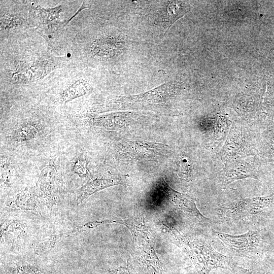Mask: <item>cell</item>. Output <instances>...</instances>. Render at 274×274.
Masks as SVG:
<instances>
[{
  "label": "cell",
  "instance_id": "6da1fadb",
  "mask_svg": "<svg viewBox=\"0 0 274 274\" xmlns=\"http://www.w3.org/2000/svg\"><path fill=\"white\" fill-rule=\"evenodd\" d=\"M163 225L172 242L188 256L198 274H210L217 268H234V263L229 257L216 251L206 241L186 236L175 228Z\"/></svg>",
  "mask_w": 274,
  "mask_h": 274
},
{
  "label": "cell",
  "instance_id": "7a4b0ae2",
  "mask_svg": "<svg viewBox=\"0 0 274 274\" xmlns=\"http://www.w3.org/2000/svg\"><path fill=\"white\" fill-rule=\"evenodd\" d=\"M110 223L126 226L130 230L141 262L148 274H163L162 267L155 251L156 238L141 214L124 220L110 219Z\"/></svg>",
  "mask_w": 274,
  "mask_h": 274
},
{
  "label": "cell",
  "instance_id": "3957f363",
  "mask_svg": "<svg viewBox=\"0 0 274 274\" xmlns=\"http://www.w3.org/2000/svg\"><path fill=\"white\" fill-rule=\"evenodd\" d=\"M273 206L274 194L239 200L222 212L227 215L245 217L259 214Z\"/></svg>",
  "mask_w": 274,
  "mask_h": 274
},
{
  "label": "cell",
  "instance_id": "277c9868",
  "mask_svg": "<svg viewBox=\"0 0 274 274\" xmlns=\"http://www.w3.org/2000/svg\"><path fill=\"white\" fill-rule=\"evenodd\" d=\"M219 238L230 250L239 254H247L255 251L259 247V238L255 231L249 230L241 235H231L213 230Z\"/></svg>",
  "mask_w": 274,
  "mask_h": 274
},
{
  "label": "cell",
  "instance_id": "5b68a950",
  "mask_svg": "<svg viewBox=\"0 0 274 274\" xmlns=\"http://www.w3.org/2000/svg\"><path fill=\"white\" fill-rule=\"evenodd\" d=\"M59 175L57 167L51 160L40 172L38 177L39 187L42 196L49 204L55 202L59 188Z\"/></svg>",
  "mask_w": 274,
  "mask_h": 274
},
{
  "label": "cell",
  "instance_id": "8992f818",
  "mask_svg": "<svg viewBox=\"0 0 274 274\" xmlns=\"http://www.w3.org/2000/svg\"><path fill=\"white\" fill-rule=\"evenodd\" d=\"M123 151L135 158L153 159L165 156L166 146L145 141L128 142L123 145Z\"/></svg>",
  "mask_w": 274,
  "mask_h": 274
},
{
  "label": "cell",
  "instance_id": "52a82bcc",
  "mask_svg": "<svg viewBox=\"0 0 274 274\" xmlns=\"http://www.w3.org/2000/svg\"><path fill=\"white\" fill-rule=\"evenodd\" d=\"M164 191L168 200L181 210L200 219H206L197 209L194 199L187 194L177 191L165 184Z\"/></svg>",
  "mask_w": 274,
  "mask_h": 274
},
{
  "label": "cell",
  "instance_id": "ba28073f",
  "mask_svg": "<svg viewBox=\"0 0 274 274\" xmlns=\"http://www.w3.org/2000/svg\"><path fill=\"white\" fill-rule=\"evenodd\" d=\"M117 185H123V181L116 177H90L82 187L77 198V203L80 204L89 196L100 190Z\"/></svg>",
  "mask_w": 274,
  "mask_h": 274
},
{
  "label": "cell",
  "instance_id": "9c48e42d",
  "mask_svg": "<svg viewBox=\"0 0 274 274\" xmlns=\"http://www.w3.org/2000/svg\"><path fill=\"white\" fill-rule=\"evenodd\" d=\"M42 126L36 122H26L19 125L11 133L10 140L23 143L36 139L42 131Z\"/></svg>",
  "mask_w": 274,
  "mask_h": 274
},
{
  "label": "cell",
  "instance_id": "30bf717a",
  "mask_svg": "<svg viewBox=\"0 0 274 274\" xmlns=\"http://www.w3.org/2000/svg\"><path fill=\"white\" fill-rule=\"evenodd\" d=\"M2 274H47L38 264L23 260H14L8 262Z\"/></svg>",
  "mask_w": 274,
  "mask_h": 274
},
{
  "label": "cell",
  "instance_id": "8fae6325",
  "mask_svg": "<svg viewBox=\"0 0 274 274\" xmlns=\"http://www.w3.org/2000/svg\"><path fill=\"white\" fill-rule=\"evenodd\" d=\"M247 178H257L255 172L250 166L242 164L231 166L222 174V184L227 186L233 181Z\"/></svg>",
  "mask_w": 274,
  "mask_h": 274
},
{
  "label": "cell",
  "instance_id": "7c38bea8",
  "mask_svg": "<svg viewBox=\"0 0 274 274\" xmlns=\"http://www.w3.org/2000/svg\"><path fill=\"white\" fill-rule=\"evenodd\" d=\"M190 9V5L185 2L172 1L167 7L165 22L167 25L166 31L179 18L185 15Z\"/></svg>",
  "mask_w": 274,
  "mask_h": 274
},
{
  "label": "cell",
  "instance_id": "4fadbf2b",
  "mask_svg": "<svg viewBox=\"0 0 274 274\" xmlns=\"http://www.w3.org/2000/svg\"><path fill=\"white\" fill-rule=\"evenodd\" d=\"M14 206L19 209L35 211L37 208V201L35 194L27 189L21 191L13 201Z\"/></svg>",
  "mask_w": 274,
  "mask_h": 274
},
{
  "label": "cell",
  "instance_id": "5bb4252c",
  "mask_svg": "<svg viewBox=\"0 0 274 274\" xmlns=\"http://www.w3.org/2000/svg\"><path fill=\"white\" fill-rule=\"evenodd\" d=\"M24 229L21 223L15 221L9 220L1 226V237L9 242H14L23 234Z\"/></svg>",
  "mask_w": 274,
  "mask_h": 274
},
{
  "label": "cell",
  "instance_id": "9a60e30c",
  "mask_svg": "<svg viewBox=\"0 0 274 274\" xmlns=\"http://www.w3.org/2000/svg\"><path fill=\"white\" fill-rule=\"evenodd\" d=\"M89 91L88 85L80 83L74 85L66 89L60 97L62 102H66L75 98L85 94Z\"/></svg>",
  "mask_w": 274,
  "mask_h": 274
},
{
  "label": "cell",
  "instance_id": "2e32d148",
  "mask_svg": "<svg viewBox=\"0 0 274 274\" xmlns=\"http://www.w3.org/2000/svg\"><path fill=\"white\" fill-rule=\"evenodd\" d=\"M71 170L80 177L90 178V174L87 167V161L83 157H76L71 163Z\"/></svg>",
  "mask_w": 274,
  "mask_h": 274
},
{
  "label": "cell",
  "instance_id": "e0dca14e",
  "mask_svg": "<svg viewBox=\"0 0 274 274\" xmlns=\"http://www.w3.org/2000/svg\"><path fill=\"white\" fill-rule=\"evenodd\" d=\"M13 169L11 161L3 158L1 161V180L3 184L10 185L11 183Z\"/></svg>",
  "mask_w": 274,
  "mask_h": 274
},
{
  "label": "cell",
  "instance_id": "ac0fdd59",
  "mask_svg": "<svg viewBox=\"0 0 274 274\" xmlns=\"http://www.w3.org/2000/svg\"><path fill=\"white\" fill-rule=\"evenodd\" d=\"M266 144L267 147L268 160L274 165V127H271L267 132Z\"/></svg>",
  "mask_w": 274,
  "mask_h": 274
},
{
  "label": "cell",
  "instance_id": "d6986e66",
  "mask_svg": "<svg viewBox=\"0 0 274 274\" xmlns=\"http://www.w3.org/2000/svg\"><path fill=\"white\" fill-rule=\"evenodd\" d=\"M178 175L184 180H190L191 177L190 166L186 159L181 160L178 169Z\"/></svg>",
  "mask_w": 274,
  "mask_h": 274
},
{
  "label": "cell",
  "instance_id": "ffe728a7",
  "mask_svg": "<svg viewBox=\"0 0 274 274\" xmlns=\"http://www.w3.org/2000/svg\"><path fill=\"white\" fill-rule=\"evenodd\" d=\"M108 274H130L127 268L120 267L109 271Z\"/></svg>",
  "mask_w": 274,
  "mask_h": 274
}]
</instances>
